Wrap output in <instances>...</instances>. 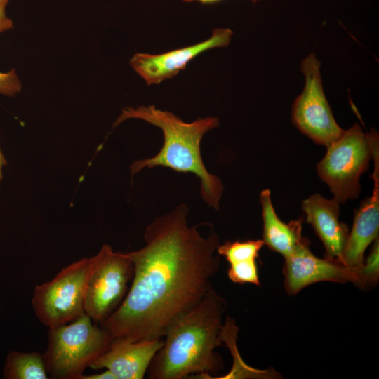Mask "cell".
<instances>
[{"label": "cell", "instance_id": "1", "mask_svg": "<svg viewBox=\"0 0 379 379\" xmlns=\"http://www.w3.org/2000/svg\"><path fill=\"white\" fill-rule=\"evenodd\" d=\"M182 204L155 218L145 230V245L127 252L134 272L119 306L100 326L114 338L160 339L213 288L219 270L220 245L213 226L207 235L187 225Z\"/></svg>", "mask_w": 379, "mask_h": 379}, {"label": "cell", "instance_id": "2", "mask_svg": "<svg viewBox=\"0 0 379 379\" xmlns=\"http://www.w3.org/2000/svg\"><path fill=\"white\" fill-rule=\"evenodd\" d=\"M225 299L211 288L192 310L168 329L147 373L151 379H183L197 373L208 378L222 369L215 349L223 345Z\"/></svg>", "mask_w": 379, "mask_h": 379}, {"label": "cell", "instance_id": "3", "mask_svg": "<svg viewBox=\"0 0 379 379\" xmlns=\"http://www.w3.org/2000/svg\"><path fill=\"white\" fill-rule=\"evenodd\" d=\"M129 119L143 120L159 128L164 134V143L159 152L152 157L133 162L130 167L131 174L145 168L157 166L178 173H192L199 180L203 200L208 206L218 211L224 187L220 178L207 170L201 153L204 135L219 126L218 119L207 117L187 123L173 113L159 109L154 105H140L124 108L113 127Z\"/></svg>", "mask_w": 379, "mask_h": 379}, {"label": "cell", "instance_id": "4", "mask_svg": "<svg viewBox=\"0 0 379 379\" xmlns=\"http://www.w3.org/2000/svg\"><path fill=\"white\" fill-rule=\"evenodd\" d=\"M86 314L48 328L44 357L49 378L81 379L87 367L109 347L113 338Z\"/></svg>", "mask_w": 379, "mask_h": 379}, {"label": "cell", "instance_id": "5", "mask_svg": "<svg viewBox=\"0 0 379 379\" xmlns=\"http://www.w3.org/2000/svg\"><path fill=\"white\" fill-rule=\"evenodd\" d=\"M375 133L373 130L364 133L360 125L355 124L326 147L324 158L318 163L319 178L340 204L358 197L360 178L372 159Z\"/></svg>", "mask_w": 379, "mask_h": 379}, {"label": "cell", "instance_id": "6", "mask_svg": "<svg viewBox=\"0 0 379 379\" xmlns=\"http://www.w3.org/2000/svg\"><path fill=\"white\" fill-rule=\"evenodd\" d=\"M90 258L63 267L51 280L35 286L32 305L48 328L69 324L85 314L84 298Z\"/></svg>", "mask_w": 379, "mask_h": 379}, {"label": "cell", "instance_id": "7", "mask_svg": "<svg viewBox=\"0 0 379 379\" xmlns=\"http://www.w3.org/2000/svg\"><path fill=\"white\" fill-rule=\"evenodd\" d=\"M134 267L126 253L114 252L104 244L90 258L84 312L95 324H102L124 299L133 277Z\"/></svg>", "mask_w": 379, "mask_h": 379}, {"label": "cell", "instance_id": "8", "mask_svg": "<svg viewBox=\"0 0 379 379\" xmlns=\"http://www.w3.org/2000/svg\"><path fill=\"white\" fill-rule=\"evenodd\" d=\"M321 62L312 53L301 63L305 86L293 106L291 119L295 126L314 143L328 147L343 133L334 119L323 90Z\"/></svg>", "mask_w": 379, "mask_h": 379}, {"label": "cell", "instance_id": "9", "mask_svg": "<svg viewBox=\"0 0 379 379\" xmlns=\"http://www.w3.org/2000/svg\"><path fill=\"white\" fill-rule=\"evenodd\" d=\"M283 273L284 288L290 295L317 282H352L357 285L359 281L358 275L341 262L314 255L307 239L284 258Z\"/></svg>", "mask_w": 379, "mask_h": 379}, {"label": "cell", "instance_id": "10", "mask_svg": "<svg viewBox=\"0 0 379 379\" xmlns=\"http://www.w3.org/2000/svg\"><path fill=\"white\" fill-rule=\"evenodd\" d=\"M232 34L230 29L216 28L211 36L202 42L161 54L137 53L129 63L147 85L157 84L175 77L201 53L228 46Z\"/></svg>", "mask_w": 379, "mask_h": 379}, {"label": "cell", "instance_id": "11", "mask_svg": "<svg viewBox=\"0 0 379 379\" xmlns=\"http://www.w3.org/2000/svg\"><path fill=\"white\" fill-rule=\"evenodd\" d=\"M372 159L374 164L372 195L364 199L355 210L353 224L340 258V262L354 272L359 279L364 253L369 245L378 238L379 151L373 152Z\"/></svg>", "mask_w": 379, "mask_h": 379}, {"label": "cell", "instance_id": "12", "mask_svg": "<svg viewBox=\"0 0 379 379\" xmlns=\"http://www.w3.org/2000/svg\"><path fill=\"white\" fill-rule=\"evenodd\" d=\"M164 340L131 341L114 338L109 348L89 366L94 370L107 369L115 379H142Z\"/></svg>", "mask_w": 379, "mask_h": 379}, {"label": "cell", "instance_id": "13", "mask_svg": "<svg viewBox=\"0 0 379 379\" xmlns=\"http://www.w3.org/2000/svg\"><path fill=\"white\" fill-rule=\"evenodd\" d=\"M305 219L321 241L324 258L340 262L349 234L347 225L339 220L340 203L321 194H313L302 203Z\"/></svg>", "mask_w": 379, "mask_h": 379}, {"label": "cell", "instance_id": "14", "mask_svg": "<svg viewBox=\"0 0 379 379\" xmlns=\"http://www.w3.org/2000/svg\"><path fill=\"white\" fill-rule=\"evenodd\" d=\"M263 221L262 240L272 251L284 258L290 255L307 238L302 235V218L286 223L277 215L271 199V192L263 190L260 194Z\"/></svg>", "mask_w": 379, "mask_h": 379}, {"label": "cell", "instance_id": "15", "mask_svg": "<svg viewBox=\"0 0 379 379\" xmlns=\"http://www.w3.org/2000/svg\"><path fill=\"white\" fill-rule=\"evenodd\" d=\"M3 376L6 379L49 378L44 354L37 352L13 351L8 354Z\"/></svg>", "mask_w": 379, "mask_h": 379}, {"label": "cell", "instance_id": "16", "mask_svg": "<svg viewBox=\"0 0 379 379\" xmlns=\"http://www.w3.org/2000/svg\"><path fill=\"white\" fill-rule=\"evenodd\" d=\"M265 246L262 239L239 241H227L220 244L217 248L219 255L225 258L230 265L246 260H256L259 252Z\"/></svg>", "mask_w": 379, "mask_h": 379}, {"label": "cell", "instance_id": "17", "mask_svg": "<svg viewBox=\"0 0 379 379\" xmlns=\"http://www.w3.org/2000/svg\"><path fill=\"white\" fill-rule=\"evenodd\" d=\"M379 278V241L377 238L373 244L368 257L364 260L359 279L357 286L361 288L374 286Z\"/></svg>", "mask_w": 379, "mask_h": 379}, {"label": "cell", "instance_id": "18", "mask_svg": "<svg viewBox=\"0 0 379 379\" xmlns=\"http://www.w3.org/2000/svg\"><path fill=\"white\" fill-rule=\"evenodd\" d=\"M227 276L236 284H252L260 286L256 260L242 261L230 265Z\"/></svg>", "mask_w": 379, "mask_h": 379}, {"label": "cell", "instance_id": "19", "mask_svg": "<svg viewBox=\"0 0 379 379\" xmlns=\"http://www.w3.org/2000/svg\"><path fill=\"white\" fill-rule=\"evenodd\" d=\"M22 89V83L15 69L0 71V95L13 97Z\"/></svg>", "mask_w": 379, "mask_h": 379}, {"label": "cell", "instance_id": "20", "mask_svg": "<svg viewBox=\"0 0 379 379\" xmlns=\"http://www.w3.org/2000/svg\"><path fill=\"white\" fill-rule=\"evenodd\" d=\"M9 0H0V34L13 28V22L6 13Z\"/></svg>", "mask_w": 379, "mask_h": 379}, {"label": "cell", "instance_id": "21", "mask_svg": "<svg viewBox=\"0 0 379 379\" xmlns=\"http://www.w3.org/2000/svg\"><path fill=\"white\" fill-rule=\"evenodd\" d=\"M81 379H115V377L109 371L104 369L103 371L99 373L87 375H84Z\"/></svg>", "mask_w": 379, "mask_h": 379}, {"label": "cell", "instance_id": "22", "mask_svg": "<svg viewBox=\"0 0 379 379\" xmlns=\"http://www.w3.org/2000/svg\"><path fill=\"white\" fill-rule=\"evenodd\" d=\"M7 164V161L0 147V182L3 179L2 169Z\"/></svg>", "mask_w": 379, "mask_h": 379}, {"label": "cell", "instance_id": "23", "mask_svg": "<svg viewBox=\"0 0 379 379\" xmlns=\"http://www.w3.org/2000/svg\"><path fill=\"white\" fill-rule=\"evenodd\" d=\"M182 1L186 3L197 1L203 5H209V4H214L218 3L222 0H182Z\"/></svg>", "mask_w": 379, "mask_h": 379}, {"label": "cell", "instance_id": "24", "mask_svg": "<svg viewBox=\"0 0 379 379\" xmlns=\"http://www.w3.org/2000/svg\"><path fill=\"white\" fill-rule=\"evenodd\" d=\"M253 2H257L259 0H251Z\"/></svg>", "mask_w": 379, "mask_h": 379}]
</instances>
